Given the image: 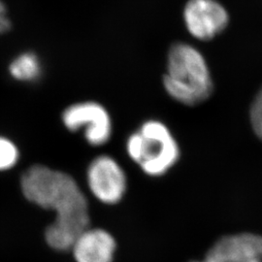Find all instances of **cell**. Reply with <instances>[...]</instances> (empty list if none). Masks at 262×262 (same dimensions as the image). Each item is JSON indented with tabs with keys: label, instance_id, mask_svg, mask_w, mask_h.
I'll use <instances>...</instances> for the list:
<instances>
[{
	"label": "cell",
	"instance_id": "8",
	"mask_svg": "<svg viewBox=\"0 0 262 262\" xmlns=\"http://www.w3.org/2000/svg\"><path fill=\"white\" fill-rule=\"evenodd\" d=\"M72 251L77 262H112L116 242L103 229H85L76 239Z\"/></svg>",
	"mask_w": 262,
	"mask_h": 262
},
{
	"label": "cell",
	"instance_id": "7",
	"mask_svg": "<svg viewBox=\"0 0 262 262\" xmlns=\"http://www.w3.org/2000/svg\"><path fill=\"white\" fill-rule=\"evenodd\" d=\"M207 262L262 260V237L253 233L227 235L217 240L207 253Z\"/></svg>",
	"mask_w": 262,
	"mask_h": 262
},
{
	"label": "cell",
	"instance_id": "11",
	"mask_svg": "<svg viewBox=\"0 0 262 262\" xmlns=\"http://www.w3.org/2000/svg\"><path fill=\"white\" fill-rule=\"evenodd\" d=\"M250 122L254 134L262 141V88L257 92L251 104Z\"/></svg>",
	"mask_w": 262,
	"mask_h": 262
},
{
	"label": "cell",
	"instance_id": "4",
	"mask_svg": "<svg viewBox=\"0 0 262 262\" xmlns=\"http://www.w3.org/2000/svg\"><path fill=\"white\" fill-rule=\"evenodd\" d=\"M61 121L67 130L82 131L84 140L93 147L103 146L112 137L110 113L103 105L95 101L69 105L61 114Z\"/></svg>",
	"mask_w": 262,
	"mask_h": 262
},
{
	"label": "cell",
	"instance_id": "2",
	"mask_svg": "<svg viewBox=\"0 0 262 262\" xmlns=\"http://www.w3.org/2000/svg\"><path fill=\"white\" fill-rule=\"evenodd\" d=\"M163 86L171 98L186 106L203 103L214 91L206 58L197 48L177 42L169 49Z\"/></svg>",
	"mask_w": 262,
	"mask_h": 262
},
{
	"label": "cell",
	"instance_id": "9",
	"mask_svg": "<svg viewBox=\"0 0 262 262\" xmlns=\"http://www.w3.org/2000/svg\"><path fill=\"white\" fill-rule=\"evenodd\" d=\"M9 73L19 82H34L42 75V64L34 53H23L10 63Z\"/></svg>",
	"mask_w": 262,
	"mask_h": 262
},
{
	"label": "cell",
	"instance_id": "10",
	"mask_svg": "<svg viewBox=\"0 0 262 262\" xmlns=\"http://www.w3.org/2000/svg\"><path fill=\"white\" fill-rule=\"evenodd\" d=\"M19 159L17 145L9 138L0 136V171L13 168Z\"/></svg>",
	"mask_w": 262,
	"mask_h": 262
},
{
	"label": "cell",
	"instance_id": "6",
	"mask_svg": "<svg viewBox=\"0 0 262 262\" xmlns=\"http://www.w3.org/2000/svg\"><path fill=\"white\" fill-rule=\"evenodd\" d=\"M86 181L91 192L105 204H116L126 191V175L112 157L102 155L90 163Z\"/></svg>",
	"mask_w": 262,
	"mask_h": 262
},
{
	"label": "cell",
	"instance_id": "13",
	"mask_svg": "<svg viewBox=\"0 0 262 262\" xmlns=\"http://www.w3.org/2000/svg\"><path fill=\"white\" fill-rule=\"evenodd\" d=\"M250 262H262V260H255V261H250Z\"/></svg>",
	"mask_w": 262,
	"mask_h": 262
},
{
	"label": "cell",
	"instance_id": "1",
	"mask_svg": "<svg viewBox=\"0 0 262 262\" xmlns=\"http://www.w3.org/2000/svg\"><path fill=\"white\" fill-rule=\"evenodd\" d=\"M20 187L30 202L56 211V221L46 231L48 244L57 251L71 249L90 224L86 198L75 180L61 171L37 164L23 174Z\"/></svg>",
	"mask_w": 262,
	"mask_h": 262
},
{
	"label": "cell",
	"instance_id": "5",
	"mask_svg": "<svg viewBox=\"0 0 262 262\" xmlns=\"http://www.w3.org/2000/svg\"><path fill=\"white\" fill-rule=\"evenodd\" d=\"M187 32L199 41H210L225 31L229 14L217 0H188L183 11Z\"/></svg>",
	"mask_w": 262,
	"mask_h": 262
},
{
	"label": "cell",
	"instance_id": "14",
	"mask_svg": "<svg viewBox=\"0 0 262 262\" xmlns=\"http://www.w3.org/2000/svg\"><path fill=\"white\" fill-rule=\"evenodd\" d=\"M192 262H206V260H205V259H204V260H203V261H192Z\"/></svg>",
	"mask_w": 262,
	"mask_h": 262
},
{
	"label": "cell",
	"instance_id": "3",
	"mask_svg": "<svg viewBox=\"0 0 262 262\" xmlns=\"http://www.w3.org/2000/svg\"><path fill=\"white\" fill-rule=\"evenodd\" d=\"M127 156L141 170L151 177L167 173L180 159V146L164 122L149 120L128 136Z\"/></svg>",
	"mask_w": 262,
	"mask_h": 262
},
{
	"label": "cell",
	"instance_id": "12",
	"mask_svg": "<svg viewBox=\"0 0 262 262\" xmlns=\"http://www.w3.org/2000/svg\"><path fill=\"white\" fill-rule=\"evenodd\" d=\"M11 28V19L4 3L0 0V35L9 31Z\"/></svg>",
	"mask_w": 262,
	"mask_h": 262
}]
</instances>
